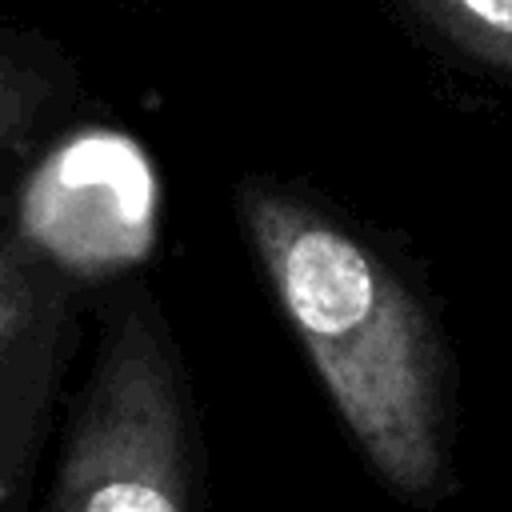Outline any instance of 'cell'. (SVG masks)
<instances>
[{"label": "cell", "mask_w": 512, "mask_h": 512, "mask_svg": "<svg viewBox=\"0 0 512 512\" xmlns=\"http://www.w3.org/2000/svg\"><path fill=\"white\" fill-rule=\"evenodd\" d=\"M236 204L280 312L376 480L416 508L452 496V356L416 284L296 188L252 176Z\"/></svg>", "instance_id": "1"}, {"label": "cell", "mask_w": 512, "mask_h": 512, "mask_svg": "<svg viewBox=\"0 0 512 512\" xmlns=\"http://www.w3.org/2000/svg\"><path fill=\"white\" fill-rule=\"evenodd\" d=\"M204 456L184 360L144 284L104 316L40 512H200Z\"/></svg>", "instance_id": "2"}, {"label": "cell", "mask_w": 512, "mask_h": 512, "mask_svg": "<svg viewBox=\"0 0 512 512\" xmlns=\"http://www.w3.org/2000/svg\"><path fill=\"white\" fill-rule=\"evenodd\" d=\"M56 284L104 280L140 264L156 240V176L148 156L116 132L56 144L16 192L4 232Z\"/></svg>", "instance_id": "3"}, {"label": "cell", "mask_w": 512, "mask_h": 512, "mask_svg": "<svg viewBox=\"0 0 512 512\" xmlns=\"http://www.w3.org/2000/svg\"><path fill=\"white\" fill-rule=\"evenodd\" d=\"M64 304L68 288L0 232V360H16L24 348H44L56 336Z\"/></svg>", "instance_id": "4"}, {"label": "cell", "mask_w": 512, "mask_h": 512, "mask_svg": "<svg viewBox=\"0 0 512 512\" xmlns=\"http://www.w3.org/2000/svg\"><path fill=\"white\" fill-rule=\"evenodd\" d=\"M460 56L512 76V0H396Z\"/></svg>", "instance_id": "5"}, {"label": "cell", "mask_w": 512, "mask_h": 512, "mask_svg": "<svg viewBox=\"0 0 512 512\" xmlns=\"http://www.w3.org/2000/svg\"><path fill=\"white\" fill-rule=\"evenodd\" d=\"M52 100V80L0 40V160L32 144Z\"/></svg>", "instance_id": "6"}, {"label": "cell", "mask_w": 512, "mask_h": 512, "mask_svg": "<svg viewBox=\"0 0 512 512\" xmlns=\"http://www.w3.org/2000/svg\"><path fill=\"white\" fill-rule=\"evenodd\" d=\"M12 368V360H0V464L8 452V396H4V372Z\"/></svg>", "instance_id": "7"}]
</instances>
